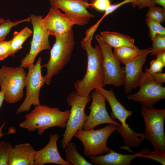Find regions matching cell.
<instances>
[{"label": "cell", "instance_id": "obj_1", "mask_svg": "<svg viewBox=\"0 0 165 165\" xmlns=\"http://www.w3.org/2000/svg\"><path fill=\"white\" fill-rule=\"evenodd\" d=\"M91 43V41L84 38L81 41L82 48L86 52L87 69L83 78L77 80L74 83L78 94L84 97L88 96L92 90L97 87H103L104 70L101 50L97 45L93 47Z\"/></svg>", "mask_w": 165, "mask_h": 165}, {"label": "cell", "instance_id": "obj_2", "mask_svg": "<svg viewBox=\"0 0 165 165\" xmlns=\"http://www.w3.org/2000/svg\"><path fill=\"white\" fill-rule=\"evenodd\" d=\"M70 114V110L62 111L57 108L40 105L25 115L19 126L30 131L37 130L38 134L42 135L50 127L65 128Z\"/></svg>", "mask_w": 165, "mask_h": 165}, {"label": "cell", "instance_id": "obj_3", "mask_svg": "<svg viewBox=\"0 0 165 165\" xmlns=\"http://www.w3.org/2000/svg\"><path fill=\"white\" fill-rule=\"evenodd\" d=\"M55 38V42L50 50V59L46 64L42 66L47 69V73L44 76V81L48 85L50 83L52 77L58 74L70 60L75 44L72 29Z\"/></svg>", "mask_w": 165, "mask_h": 165}, {"label": "cell", "instance_id": "obj_4", "mask_svg": "<svg viewBox=\"0 0 165 165\" xmlns=\"http://www.w3.org/2000/svg\"><path fill=\"white\" fill-rule=\"evenodd\" d=\"M91 98L90 95L86 97L80 96L76 91L68 95L67 102L71 109L65 130L61 141L63 149H65L71 142L76 132L79 129H82L88 116L85 112V107Z\"/></svg>", "mask_w": 165, "mask_h": 165}, {"label": "cell", "instance_id": "obj_5", "mask_svg": "<svg viewBox=\"0 0 165 165\" xmlns=\"http://www.w3.org/2000/svg\"><path fill=\"white\" fill-rule=\"evenodd\" d=\"M117 126L109 124L101 129L84 130L79 129L74 136L78 138L83 144L84 154L87 156L100 155L108 153L111 149L107 145L111 135L116 131Z\"/></svg>", "mask_w": 165, "mask_h": 165}, {"label": "cell", "instance_id": "obj_6", "mask_svg": "<svg viewBox=\"0 0 165 165\" xmlns=\"http://www.w3.org/2000/svg\"><path fill=\"white\" fill-rule=\"evenodd\" d=\"M141 114L145 122V139L149 141L154 150L165 152V137L164 123L165 109L142 107Z\"/></svg>", "mask_w": 165, "mask_h": 165}, {"label": "cell", "instance_id": "obj_7", "mask_svg": "<svg viewBox=\"0 0 165 165\" xmlns=\"http://www.w3.org/2000/svg\"><path fill=\"white\" fill-rule=\"evenodd\" d=\"M26 76L24 68L20 67L3 66L0 69V86L7 102L13 104L21 100Z\"/></svg>", "mask_w": 165, "mask_h": 165}, {"label": "cell", "instance_id": "obj_8", "mask_svg": "<svg viewBox=\"0 0 165 165\" xmlns=\"http://www.w3.org/2000/svg\"><path fill=\"white\" fill-rule=\"evenodd\" d=\"M95 38L101 49L102 55L103 86L107 85H112L116 87L124 85V69L121 67L120 61L112 52V48L104 42L100 35H96Z\"/></svg>", "mask_w": 165, "mask_h": 165}, {"label": "cell", "instance_id": "obj_9", "mask_svg": "<svg viewBox=\"0 0 165 165\" xmlns=\"http://www.w3.org/2000/svg\"><path fill=\"white\" fill-rule=\"evenodd\" d=\"M41 61L42 58L40 57L35 64L27 67L28 74L25 82L26 95L22 104L17 108L16 114L29 111L32 105L36 106L40 105L39 99V91L45 83L44 76H42L41 72Z\"/></svg>", "mask_w": 165, "mask_h": 165}, {"label": "cell", "instance_id": "obj_10", "mask_svg": "<svg viewBox=\"0 0 165 165\" xmlns=\"http://www.w3.org/2000/svg\"><path fill=\"white\" fill-rule=\"evenodd\" d=\"M112 111L110 117L113 120L117 119L121 123L117 127L116 131L123 139V142L128 147L139 146L145 139L144 134L135 132L126 123L127 119L133 112L127 110L117 100L110 103Z\"/></svg>", "mask_w": 165, "mask_h": 165}, {"label": "cell", "instance_id": "obj_11", "mask_svg": "<svg viewBox=\"0 0 165 165\" xmlns=\"http://www.w3.org/2000/svg\"><path fill=\"white\" fill-rule=\"evenodd\" d=\"M52 7L61 9L75 25L83 26L88 24L95 16L87 10L90 4L86 0H50Z\"/></svg>", "mask_w": 165, "mask_h": 165}, {"label": "cell", "instance_id": "obj_12", "mask_svg": "<svg viewBox=\"0 0 165 165\" xmlns=\"http://www.w3.org/2000/svg\"><path fill=\"white\" fill-rule=\"evenodd\" d=\"M139 90L127 96L129 100L141 103L142 107L151 108L161 100L165 98V87L150 76L140 83Z\"/></svg>", "mask_w": 165, "mask_h": 165}, {"label": "cell", "instance_id": "obj_13", "mask_svg": "<svg viewBox=\"0 0 165 165\" xmlns=\"http://www.w3.org/2000/svg\"><path fill=\"white\" fill-rule=\"evenodd\" d=\"M30 17L33 27V35L29 52L21 61L20 67L24 68L33 64L35 58L40 52L50 49L49 35L42 28L40 24L42 16L32 14Z\"/></svg>", "mask_w": 165, "mask_h": 165}, {"label": "cell", "instance_id": "obj_14", "mask_svg": "<svg viewBox=\"0 0 165 165\" xmlns=\"http://www.w3.org/2000/svg\"><path fill=\"white\" fill-rule=\"evenodd\" d=\"M92 99L89 108L90 112L82 129L84 130L94 129L97 126L104 124H113L117 126L120 123L113 120L108 114L106 107L105 97L98 90L95 89L91 94Z\"/></svg>", "mask_w": 165, "mask_h": 165}, {"label": "cell", "instance_id": "obj_15", "mask_svg": "<svg viewBox=\"0 0 165 165\" xmlns=\"http://www.w3.org/2000/svg\"><path fill=\"white\" fill-rule=\"evenodd\" d=\"M40 24L42 28L50 35L55 37L72 29L75 25L64 13L59 9L51 7L46 16L41 19Z\"/></svg>", "mask_w": 165, "mask_h": 165}, {"label": "cell", "instance_id": "obj_16", "mask_svg": "<svg viewBox=\"0 0 165 165\" xmlns=\"http://www.w3.org/2000/svg\"><path fill=\"white\" fill-rule=\"evenodd\" d=\"M59 138L57 134H51L49 142L42 149L35 151V153L34 165H43L53 163L61 165H72L64 160L60 155L57 147V142Z\"/></svg>", "mask_w": 165, "mask_h": 165}, {"label": "cell", "instance_id": "obj_17", "mask_svg": "<svg viewBox=\"0 0 165 165\" xmlns=\"http://www.w3.org/2000/svg\"><path fill=\"white\" fill-rule=\"evenodd\" d=\"M148 54L142 55L130 61L122 63L125 65L124 85L126 93L131 92L140 85L143 72L142 67Z\"/></svg>", "mask_w": 165, "mask_h": 165}, {"label": "cell", "instance_id": "obj_18", "mask_svg": "<svg viewBox=\"0 0 165 165\" xmlns=\"http://www.w3.org/2000/svg\"><path fill=\"white\" fill-rule=\"evenodd\" d=\"M148 148H144L138 152L131 155L121 154L112 150L106 154L98 156H90L92 163L95 165H130L132 160L150 152Z\"/></svg>", "mask_w": 165, "mask_h": 165}, {"label": "cell", "instance_id": "obj_19", "mask_svg": "<svg viewBox=\"0 0 165 165\" xmlns=\"http://www.w3.org/2000/svg\"><path fill=\"white\" fill-rule=\"evenodd\" d=\"M35 151L29 143L16 145L13 149L8 165H34Z\"/></svg>", "mask_w": 165, "mask_h": 165}, {"label": "cell", "instance_id": "obj_20", "mask_svg": "<svg viewBox=\"0 0 165 165\" xmlns=\"http://www.w3.org/2000/svg\"><path fill=\"white\" fill-rule=\"evenodd\" d=\"M104 42L112 48L127 46L138 48L134 45V40L127 35L116 32L104 31L100 35Z\"/></svg>", "mask_w": 165, "mask_h": 165}, {"label": "cell", "instance_id": "obj_21", "mask_svg": "<svg viewBox=\"0 0 165 165\" xmlns=\"http://www.w3.org/2000/svg\"><path fill=\"white\" fill-rule=\"evenodd\" d=\"M152 48L140 50L138 48L124 46L114 48L113 53L121 63L132 60L138 56L151 52Z\"/></svg>", "mask_w": 165, "mask_h": 165}, {"label": "cell", "instance_id": "obj_22", "mask_svg": "<svg viewBox=\"0 0 165 165\" xmlns=\"http://www.w3.org/2000/svg\"><path fill=\"white\" fill-rule=\"evenodd\" d=\"M65 158L67 161L73 165H92L79 152L76 144L70 142L65 149Z\"/></svg>", "mask_w": 165, "mask_h": 165}, {"label": "cell", "instance_id": "obj_23", "mask_svg": "<svg viewBox=\"0 0 165 165\" xmlns=\"http://www.w3.org/2000/svg\"><path fill=\"white\" fill-rule=\"evenodd\" d=\"M32 31L27 27L20 31H15L11 39V55L14 56V54L22 49V45L27 39L32 34Z\"/></svg>", "mask_w": 165, "mask_h": 165}, {"label": "cell", "instance_id": "obj_24", "mask_svg": "<svg viewBox=\"0 0 165 165\" xmlns=\"http://www.w3.org/2000/svg\"><path fill=\"white\" fill-rule=\"evenodd\" d=\"M13 146L10 142L0 141V165H8Z\"/></svg>", "mask_w": 165, "mask_h": 165}, {"label": "cell", "instance_id": "obj_25", "mask_svg": "<svg viewBox=\"0 0 165 165\" xmlns=\"http://www.w3.org/2000/svg\"><path fill=\"white\" fill-rule=\"evenodd\" d=\"M145 20L149 29V36L152 40L157 34L165 35V28L160 23L147 17Z\"/></svg>", "mask_w": 165, "mask_h": 165}, {"label": "cell", "instance_id": "obj_26", "mask_svg": "<svg viewBox=\"0 0 165 165\" xmlns=\"http://www.w3.org/2000/svg\"><path fill=\"white\" fill-rule=\"evenodd\" d=\"M150 68L149 69L146 68L145 69L146 72L145 73L143 72L142 73L141 83L149 77L152 74L162 72L163 68L165 66V64L156 59L152 60L150 62Z\"/></svg>", "mask_w": 165, "mask_h": 165}, {"label": "cell", "instance_id": "obj_27", "mask_svg": "<svg viewBox=\"0 0 165 165\" xmlns=\"http://www.w3.org/2000/svg\"><path fill=\"white\" fill-rule=\"evenodd\" d=\"M30 21L31 20L30 17L15 22L12 21L9 19H7L0 24V38L6 36L13 27L16 26L21 23Z\"/></svg>", "mask_w": 165, "mask_h": 165}, {"label": "cell", "instance_id": "obj_28", "mask_svg": "<svg viewBox=\"0 0 165 165\" xmlns=\"http://www.w3.org/2000/svg\"><path fill=\"white\" fill-rule=\"evenodd\" d=\"M146 17L160 23L165 20V10L159 6L149 8L146 15Z\"/></svg>", "mask_w": 165, "mask_h": 165}, {"label": "cell", "instance_id": "obj_29", "mask_svg": "<svg viewBox=\"0 0 165 165\" xmlns=\"http://www.w3.org/2000/svg\"><path fill=\"white\" fill-rule=\"evenodd\" d=\"M152 41V47L150 53L151 55H156L160 52L165 51V35L157 34Z\"/></svg>", "mask_w": 165, "mask_h": 165}, {"label": "cell", "instance_id": "obj_30", "mask_svg": "<svg viewBox=\"0 0 165 165\" xmlns=\"http://www.w3.org/2000/svg\"><path fill=\"white\" fill-rule=\"evenodd\" d=\"M141 157L148 158L154 160L163 165H165V152L154 150L143 155Z\"/></svg>", "mask_w": 165, "mask_h": 165}, {"label": "cell", "instance_id": "obj_31", "mask_svg": "<svg viewBox=\"0 0 165 165\" xmlns=\"http://www.w3.org/2000/svg\"><path fill=\"white\" fill-rule=\"evenodd\" d=\"M11 40L0 42V60L2 61L11 55Z\"/></svg>", "mask_w": 165, "mask_h": 165}, {"label": "cell", "instance_id": "obj_32", "mask_svg": "<svg viewBox=\"0 0 165 165\" xmlns=\"http://www.w3.org/2000/svg\"><path fill=\"white\" fill-rule=\"evenodd\" d=\"M92 8L99 11H105L111 4L110 0H95L90 3Z\"/></svg>", "mask_w": 165, "mask_h": 165}, {"label": "cell", "instance_id": "obj_33", "mask_svg": "<svg viewBox=\"0 0 165 165\" xmlns=\"http://www.w3.org/2000/svg\"><path fill=\"white\" fill-rule=\"evenodd\" d=\"M131 3L133 7L137 6L139 9H142L146 7L149 8L154 7L156 4L155 0H134V2Z\"/></svg>", "mask_w": 165, "mask_h": 165}, {"label": "cell", "instance_id": "obj_34", "mask_svg": "<svg viewBox=\"0 0 165 165\" xmlns=\"http://www.w3.org/2000/svg\"><path fill=\"white\" fill-rule=\"evenodd\" d=\"M154 81L161 85L165 82V73L161 72H158L152 74L149 76Z\"/></svg>", "mask_w": 165, "mask_h": 165}, {"label": "cell", "instance_id": "obj_35", "mask_svg": "<svg viewBox=\"0 0 165 165\" xmlns=\"http://www.w3.org/2000/svg\"><path fill=\"white\" fill-rule=\"evenodd\" d=\"M6 123L4 122L3 123L1 126L0 125V138L4 135L10 134H14L16 132V129L14 127H11L9 128L8 131L7 133L5 134L2 133V129L5 126Z\"/></svg>", "mask_w": 165, "mask_h": 165}, {"label": "cell", "instance_id": "obj_36", "mask_svg": "<svg viewBox=\"0 0 165 165\" xmlns=\"http://www.w3.org/2000/svg\"><path fill=\"white\" fill-rule=\"evenodd\" d=\"M155 55L156 56V59L159 60L165 64V51L160 52Z\"/></svg>", "mask_w": 165, "mask_h": 165}, {"label": "cell", "instance_id": "obj_37", "mask_svg": "<svg viewBox=\"0 0 165 165\" xmlns=\"http://www.w3.org/2000/svg\"><path fill=\"white\" fill-rule=\"evenodd\" d=\"M5 100V94L3 91L1 90L0 91V108L1 107L3 102Z\"/></svg>", "mask_w": 165, "mask_h": 165}, {"label": "cell", "instance_id": "obj_38", "mask_svg": "<svg viewBox=\"0 0 165 165\" xmlns=\"http://www.w3.org/2000/svg\"><path fill=\"white\" fill-rule=\"evenodd\" d=\"M155 2L156 4L162 6L165 10V0H155Z\"/></svg>", "mask_w": 165, "mask_h": 165}, {"label": "cell", "instance_id": "obj_39", "mask_svg": "<svg viewBox=\"0 0 165 165\" xmlns=\"http://www.w3.org/2000/svg\"><path fill=\"white\" fill-rule=\"evenodd\" d=\"M6 36H3V37H2L0 38V42H1L5 40V38H6Z\"/></svg>", "mask_w": 165, "mask_h": 165}, {"label": "cell", "instance_id": "obj_40", "mask_svg": "<svg viewBox=\"0 0 165 165\" xmlns=\"http://www.w3.org/2000/svg\"><path fill=\"white\" fill-rule=\"evenodd\" d=\"M5 20L2 18H0V24L3 23Z\"/></svg>", "mask_w": 165, "mask_h": 165}, {"label": "cell", "instance_id": "obj_41", "mask_svg": "<svg viewBox=\"0 0 165 165\" xmlns=\"http://www.w3.org/2000/svg\"><path fill=\"white\" fill-rule=\"evenodd\" d=\"M86 1L88 2L89 1H90L91 2V3H93L94 1L95 0H86Z\"/></svg>", "mask_w": 165, "mask_h": 165}]
</instances>
